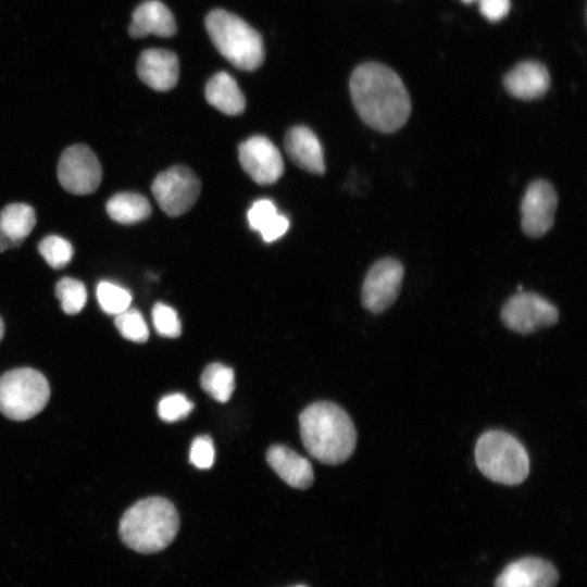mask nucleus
<instances>
[{"mask_svg": "<svg viewBox=\"0 0 587 587\" xmlns=\"http://www.w3.org/2000/svg\"><path fill=\"white\" fill-rule=\"evenodd\" d=\"M205 28L217 51L235 67L253 71L262 64V37L242 18L216 9L207 15Z\"/></svg>", "mask_w": 587, "mask_h": 587, "instance_id": "4", "label": "nucleus"}, {"mask_svg": "<svg viewBox=\"0 0 587 587\" xmlns=\"http://www.w3.org/2000/svg\"><path fill=\"white\" fill-rule=\"evenodd\" d=\"M178 528L179 516L174 504L163 497H148L125 511L118 534L129 549L148 554L166 548Z\"/></svg>", "mask_w": 587, "mask_h": 587, "instance_id": "3", "label": "nucleus"}, {"mask_svg": "<svg viewBox=\"0 0 587 587\" xmlns=\"http://www.w3.org/2000/svg\"><path fill=\"white\" fill-rule=\"evenodd\" d=\"M215 450L208 435L196 437L190 446L189 462L198 469H210L214 463Z\"/></svg>", "mask_w": 587, "mask_h": 587, "instance_id": "30", "label": "nucleus"}, {"mask_svg": "<svg viewBox=\"0 0 587 587\" xmlns=\"http://www.w3.org/2000/svg\"><path fill=\"white\" fill-rule=\"evenodd\" d=\"M247 218L250 228L258 230L266 242L277 240L289 227V220L277 212L275 203L270 199L254 201L248 210Z\"/></svg>", "mask_w": 587, "mask_h": 587, "instance_id": "21", "label": "nucleus"}, {"mask_svg": "<svg viewBox=\"0 0 587 587\" xmlns=\"http://www.w3.org/2000/svg\"><path fill=\"white\" fill-rule=\"evenodd\" d=\"M404 268L391 257L376 261L367 271L361 290V301L372 313H382L397 300L401 290Z\"/></svg>", "mask_w": 587, "mask_h": 587, "instance_id": "10", "label": "nucleus"}, {"mask_svg": "<svg viewBox=\"0 0 587 587\" xmlns=\"http://www.w3.org/2000/svg\"><path fill=\"white\" fill-rule=\"evenodd\" d=\"M193 403L183 394L163 397L158 404V414L164 422L173 423L185 419L192 411Z\"/></svg>", "mask_w": 587, "mask_h": 587, "instance_id": "29", "label": "nucleus"}, {"mask_svg": "<svg viewBox=\"0 0 587 587\" xmlns=\"http://www.w3.org/2000/svg\"><path fill=\"white\" fill-rule=\"evenodd\" d=\"M35 224V210L26 203H11L0 210V251L18 247Z\"/></svg>", "mask_w": 587, "mask_h": 587, "instance_id": "19", "label": "nucleus"}, {"mask_svg": "<svg viewBox=\"0 0 587 587\" xmlns=\"http://www.w3.org/2000/svg\"><path fill=\"white\" fill-rule=\"evenodd\" d=\"M349 89L360 118L375 130L397 132L411 114V99L404 84L385 64L366 62L357 66Z\"/></svg>", "mask_w": 587, "mask_h": 587, "instance_id": "1", "label": "nucleus"}, {"mask_svg": "<svg viewBox=\"0 0 587 587\" xmlns=\"http://www.w3.org/2000/svg\"><path fill=\"white\" fill-rule=\"evenodd\" d=\"M305 450L321 463L337 465L348 460L357 446V432L347 412L338 404L320 401L299 416Z\"/></svg>", "mask_w": 587, "mask_h": 587, "instance_id": "2", "label": "nucleus"}, {"mask_svg": "<svg viewBox=\"0 0 587 587\" xmlns=\"http://www.w3.org/2000/svg\"><path fill=\"white\" fill-rule=\"evenodd\" d=\"M152 322L157 333L166 338H176L182 334V324L177 312L170 305L157 302L152 308Z\"/></svg>", "mask_w": 587, "mask_h": 587, "instance_id": "28", "label": "nucleus"}, {"mask_svg": "<svg viewBox=\"0 0 587 587\" xmlns=\"http://www.w3.org/2000/svg\"><path fill=\"white\" fill-rule=\"evenodd\" d=\"M137 74L150 88L167 91L178 82V58L174 52L165 49L143 50L137 61Z\"/></svg>", "mask_w": 587, "mask_h": 587, "instance_id": "14", "label": "nucleus"}, {"mask_svg": "<svg viewBox=\"0 0 587 587\" xmlns=\"http://www.w3.org/2000/svg\"><path fill=\"white\" fill-rule=\"evenodd\" d=\"M292 587H308L305 585H296V586H292Z\"/></svg>", "mask_w": 587, "mask_h": 587, "instance_id": "34", "label": "nucleus"}, {"mask_svg": "<svg viewBox=\"0 0 587 587\" xmlns=\"http://www.w3.org/2000/svg\"><path fill=\"white\" fill-rule=\"evenodd\" d=\"M207 101L227 115H238L243 112L246 99L238 84L226 72L214 74L205 86Z\"/></svg>", "mask_w": 587, "mask_h": 587, "instance_id": "20", "label": "nucleus"}, {"mask_svg": "<svg viewBox=\"0 0 587 587\" xmlns=\"http://www.w3.org/2000/svg\"><path fill=\"white\" fill-rule=\"evenodd\" d=\"M50 398L47 378L30 367L14 369L0 377V412L26 421L42 411Z\"/></svg>", "mask_w": 587, "mask_h": 587, "instance_id": "6", "label": "nucleus"}, {"mask_svg": "<svg viewBox=\"0 0 587 587\" xmlns=\"http://www.w3.org/2000/svg\"><path fill=\"white\" fill-rule=\"evenodd\" d=\"M285 150L300 168L313 173L325 172L322 145L316 135L305 126H294L285 136Z\"/></svg>", "mask_w": 587, "mask_h": 587, "instance_id": "16", "label": "nucleus"}, {"mask_svg": "<svg viewBox=\"0 0 587 587\" xmlns=\"http://www.w3.org/2000/svg\"><path fill=\"white\" fill-rule=\"evenodd\" d=\"M151 190L163 212L179 216L196 203L201 184L190 168L175 165L157 175Z\"/></svg>", "mask_w": 587, "mask_h": 587, "instance_id": "8", "label": "nucleus"}, {"mask_svg": "<svg viewBox=\"0 0 587 587\" xmlns=\"http://www.w3.org/2000/svg\"><path fill=\"white\" fill-rule=\"evenodd\" d=\"M115 327L125 338L134 342H146L149 337V329L141 313L136 309H127L114 319Z\"/></svg>", "mask_w": 587, "mask_h": 587, "instance_id": "27", "label": "nucleus"}, {"mask_svg": "<svg viewBox=\"0 0 587 587\" xmlns=\"http://www.w3.org/2000/svg\"><path fill=\"white\" fill-rule=\"evenodd\" d=\"M128 33L133 38L148 35L171 37L176 33V23L165 4L158 0H147L134 10Z\"/></svg>", "mask_w": 587, "mask_h": 587, "instance_id": "17", "label": "nucleus"}, {"mask_svg": "<svg viewBox=\"0 0 587 587\" xmlns=\"http://www.w3.org/2000/svg\"><path fill=\"white\" fill-rule=\"evenodd\" d=\"M503 86L512 97L530 101L541 98L547 92L550 86V75L541 63L525 61L505 74Z\"/></svg>", "mask_w": 587, "mask_h": 587, "instance_id": "15", "label": "nucleus"}, {"mask_svg": "<svg viewBox=\"0 0 587 587\" xmlns=\"http://www.w3.org/2000/svg\"><path fill=\"white\" fill-rule=\"evenodd\" d=\"M200 385L214 400L226 402L235 389L234 371L222 363H211L203 370Z\"/></svg>", "mask_w": 587, "mask_h": 587, "instance_id": "23", "label": "nucleus"}, {"mask_svg": "<svg viewBox=\"0 0 587 587\" xmlns=\"http://www.w3.org/2000/svg\"><path fill=\"white\" fill-rule=\"evenodd\" d=\"M38 250L47 264L54 270L65 267L74 255L72 243L57 235L45 237L39 242Z\"/></svg>", "mask_w": 587, "mask_h": 587, "instance_id": "26", "label": "nucleus"}, {"mask_svg": "<svg viewBox=\"0 0 587 587\" xmlns=\"http://www.w3.org/2000/svg\"><path fill=\"white\" fill-rule=\"evenodd\" d=\"M559 574L541 558L526 557L508 564L495 582L496 587H554Z\"/></svg>", "mask_w": 587, "mask_h": 587, "instance_id": "13", "label": "nucleus"}, {"mask_svg": "<svg viewBox=\"0 0 587 587\" xmlns=\"http://www.w3.org/2000/svg\"><path fill=\"white\" fill-rule=\"evenodd\" d=\"M266 461L294 488L305 489L313 483L314 474L309 460L286 446H272L266 452Z\"/></svg>", "mask_w": 587, "mask_h": 587, "instance_id": "18", "label": "nucleus"}, {"mask_svg": "<svg viewBox=\"0 0 587 587\" xmlns=\"http://www.w3.org/2000/svg\"><path fill=\"white\" fill-rule=\"evenodd\" d=\"M464 3H471V2H474V1H477V0H462Z\"/></svg>", "mask_w": 587, "mask_h": 587, "instance_id": "33", "label": "nucleus"}, {"mask_svg": "<svg viewBox=\"0 0 587 587\" xmlns=\"http://www.w3.org/2000/svg\"><path fill=\"white\" fill-rule=\"evenodd\" d=\"M558 195L553 185L544 178L533 180L521 202V227L532 238L546 235L554 224Z\"/></svg>", "mask_w": 587, "mask_h": 587, "instance_id": "11", "label": "nucleus"}, {"mask_svg": "<svg viewBox=\"0 0 587 587\" xmlns=\"http://www.w3.org/2000/svg\"><path fill=\"white\" fill-rule=\"evenodd\" d=\"M243 171L258 184L271 185L284 173V161L278 148L265 136H252L238 148Z\"/></svg>", "mask_w": 587, "mask_h": 587, "instance_id": "12", "label": "nucleus"}, {"mask_svg": "<svg viewBox=\"0 0 587 587\" xmlns=\"http://www.w3.org/2000/svg\"><path fill=\"white\" fill-rule=\"evenodd\" d=\"M109 216L120 224H134L147 220L151 205L146 197L137 192H120L111 197L105 205Z\"/></svg>", "mask_w": 587, "mask_h": 587, "instance_id": "22", "label": "nucleus"}, {"mask_svg": "<svg viewBox=\"0 0 587 587\" xmlns=\"http://www.w3.org/2000/svg\"><path fill=\"white\" fill-rule=\"evenodd\" d=\"M96 295L102 311L110 315L127 310L132 302V295L127 289L107 280L98 284Z\"/></svg>", "mask_w": 587, "mask_h": 587, "instance_id": "25", "label": "nucleus"}, {"mask_svg": "<svg viewBox=\"0 0 587 587\" xmlns=\"http://www.w3.org/2000/svg\"><path fill=\"white\" fill-rule=\"evenodd\" d=\"M58 178L61 186L71 193H91L97 190L102 178L100 162L88 146H70L59 159Z\"/></svg>", "mask_w": 587, "mask_h": 587, "instance_id": "9", "label": "nucleus"}, {"mask_svg": "<svg viewBox=\"0 0 587 587\" xmlns=\"http://www.w3.org/2000/svg\"><path fill=\"white\" fill-rule=\"evenodd\" d=\"M500 317L510 330L527 335L554 325L559 320V310L536 292L520 291L504 302Z\"/></svg>", "mask_w": 587, "mask_h": 587, "instance_id": "7", "label": "nucleus"}, {"mask_svg": "<svg viewBox=\"0 0 587 587\" xmlns=\"http://www.w3.org/2000/svg\"><path fill=\"white\" fill-rule=\"evenodd\" d=\"M55 296L62 310L70 315L79 313L87 301L85 285L72 277H63L55 285Z\"/></svg>", "mask_w": 587, "mask_h": 587, "instance_id": "24", "label": "nucleus"}, {"mask_svg": "<svg viewBox=\"0 0 587 587\" xmlns=\"http://www.w3.org/2000/svg\"><path fill=\"white\" fill-rule=\"evenodd\" d=\"M479 11L490 22L502 20L510 11V0H477Z\"/></svg>", "mask_w": 587, "mask_h": 587, "instance_id": "31", "label": "nucleus"}, {"mask_svg": "<svg viewBox=\"0 0 587 587\" xmlns=\"http://www.w3.org/2000/svg\"><path fill=\"white\" fill-rule=\"evenodd\" d=\"M3 334H4V325H3V321H2V319L0 316V340L3 337Z\"/></svg>", "mask_w": 587, "mask_h": 587, "instance_id": "32", "label": "nucleus"}, {"mask_svg": "<svg viewBox=\"0 0 587 587\" xmlns=\"http://www.w3.org/2000/svg\"><path fill=\"white\" fill-rule=\"evenodd\" d=\"M475 462L480 473L503 485H519L529 473L524 446L511 434L491 429L480 435L475 446Z\"/></svg>", "mask_w": 587, "mask_h": 587, "instance_id": "5", "label": "nucleus"}]
</instances>
